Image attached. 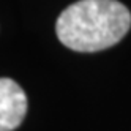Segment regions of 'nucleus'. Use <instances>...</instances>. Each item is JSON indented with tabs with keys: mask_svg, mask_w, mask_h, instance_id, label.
Returning a JSON list of instances; mask_svg holds the SVG:
<instances>
[{
	"mask_svg": "<svg viewBox=\"0 0 131 131\" xmlns=\"http://www.w3.org/2000/svg\"><path fill=\"white\" fill-rule=\"evenodd\" d=\"M131 27V13L117 0H79L60 13L55 33L78 52H98L117 44Z\"/></svg>",
	"mask_w": 131,
	"mask_h": 131,
	"instance_id": "obj_1",
	"label": "nucleus"
},
{
	"mask_svg": "<svg viewBox=\"0 0 131 131\" xmlns=\"http://www.w3.org/2000/svg\"><path fill=\"white\" fill-rule=\"evenodd\" d=\"M27 96L10 78H0V131H13L27 114Z\"/></svg>",
	"mask_w": 131,
	"mask_h": 131,
	"instance_id": "obj_2",
	"label": "nucleus"
}]
</instances>
